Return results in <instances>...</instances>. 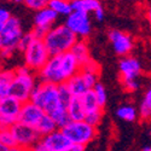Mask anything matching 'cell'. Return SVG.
<instances>
[{
  "mask_svg": "<svg viewBox=\"0 0 151 151\" xmlns=\"http://www.w3.org/2000/svg\"><path fill=\"white\" fill-rule=\"evenodd\" d=\"M5 24H6V23H4V22H0V33L3 32V29H4V27H5Z\"/></svg>",
  "mask_w": 151,
  "mask_h": 151,
  "instance_id": "42",
  "label": "cell"
},
{
  "mask_svg": "<svg viewBox=\"0 0 151 151\" xmlns=\"http://www.w3.org/2000/svg\"><path fill=\"white\" fill-rule=\"evenodd\" d=\"M109 40L112 45L114 51L119 56H127L132 50H133V40L132 36L127 33H123L117 29H112L108 34Z\"/></svg>",
  "mask_w": 151,
  "mask_h": 151,
  "instance_id": "10",
  "label": "cell"
},
{
  "mask_svg": "<svg viewBox=\"0 0 151 151\" xmlns=\"http://www.w3.org/2000/svg\"><path fill=\"white\" fill-rule=\"evenodd\" d=\"M0 143L4 146H6L7 149L16 146L14 135H12L10 128H0Z\"/></svg>",
  "mask_w": 151,
  "mask_h": 151,
  "instance_id": "29",
  "label": "cell"
},
{
  "mask_svg": "<svg viewBox=\"0 0 151 151\" xmlns=\"http://www.w3.org/2000/svg\"><path fill=\"white\" fill-rule=\"evenodd\" d=\"M23 35L21 21L17 17L11 16V18L6 22L3 32L0 33V50L14 52L17 50L18 41Z\"/></svg>",
  "mask_w": 151,
  "mask_h": 151,
  "instance_id": "5",
  "label": "cell"
},
{
  "mask_svg": "<svg viewBox=\"0 0 151 151\" xmlns=\"http://www.w3.org/2000/svg\"><path fill=\"white\" fill-rule=\"evenodd\" d=\"M22 103L12 97H6L0 102V127L11 128L18 122Z\"/></svg>",
  "mask_w": 151,
  "mask_h": 151,
  "instance_id": "8",
  "label": "cell"
},
{
  "mask_svg": "<svg viewBox=\"0 0 151 151\" xmlns=\"http://www.w3.org/2000/svg\"><path fill=\"white\" fill-rule=\"evenodd\" d=\"M92 91H93V93H94V96H96V99H97V102H98L99 108L103 109V108L105 106V104H106V98H108L105 87H104L102 83H100V82H98V83L93 87Z\"/></svg>",
  "mask_w": 151,
  "mask_h": 151,
  "instance_id": "27",
  "label": "cell"
},
{
  "mask_svg": "<svg viewBox=\"0 0 151 151\" xmlns=\"http://www.w3.org/2000/svg\"><path fill=\"white\" fill-rule=\"evenodd\" d=\"M102 117H103V109H97L93 111L86 112V116H85L83 121L97 128V126L100 123V121H102Z\"/></svg>",
  "mask_w": 151,
  "mask_h": 151,
  "instance_id": "28",
  "label": "cell"
},
{
  "mask_svg": "<svg viewBox=\"0 0 151 151\" xmlns=\"http://www.w3.org/2000/svg\"><path fill=\"white\" fill-rule=\"evenodd\" d=\"M29 151H47L46 149H45V146L39 142V143H37V144H35Z\"/></svg>",
  "mask_w": 151,
  "mask_h": 151,
  "instance_id": "38",
  "label": "cell"
},
{
  "mask_svg": "<svg viewBox=\"0 0 151 151\" xmlns=\"http://www.w3.org/2000/svg\"><path fill=\"white\" fill-rule=\"evenodd\" d=\"M9 151H28V150L23 149V147H19V146H14V147H11Z\"/></svg>",
  "mask_w": 151,
  "mask_h": 151,
  "instance_id": "39",
  "label": "cell"
},
{
  "mask_svg": "<svg viewBox=\"0 0 151 151\" xmlns=\"http://www.w3.org/2000/svg\"><path fill=\"white\" fill-rule=\"evenodd\" d=\"M67 112L71 121H83L86 116V111L81 103V99L73 97L69 105L67 106Z\"/></svg>",
  "mask_w": 151,
  "mask_h": 151,
  "instance_id": "17",
  "label": "cell"
},
{
  "mask_svg": "<svg viewBox=\"0 0 151 151\" xmlns=\"http://www.w3.org/2000/svg\"><path fill=\"white\" fill-rule=\"evenodd\" d=\"M9 150H10V149H7L6 146H4L1 143H0V151H9Z\"/></svg>",
  "mask_w": 151,
  "mask_h": 151,
  "instance_id": "41",
  "label": "cell"
},
{
  "mask_svg": "<svg viewBox=\"0 0 151 151\" xmlns=\"http://www.w3.org/2000/svg\"><path fill=\"white\" fill-rule=\"evenodd\" d=\"M65 26L76 37H82V39L88 36L92 30L88 14L81 11H71V14L67 17Z\"/></svg>",
  "mask_w": 151,
  "mask_h": 151,
  "instance_id": "9",
  "label": "cell"
},
{
  "mask_svg": "<svg viewBox=\"0 0 151 151\" xmlns=\"http://www.w3.org/2000/svg\"><path fill=\"white\" fill-rule=\"evenodd\" d=\"M62 133L73 145H80L86 147L98 134V131L93 126L86 123L85 121H71L68 126H65Z\"/></svg>",
  "mask_w": 151,
  "mask_h": 151,
  "instance_id": "3",
  "label": "cell"
},
{
  "mask_svg": "<svg viewBox=\"0 0 151 151\" xmlns=\"http://www.w3.org/2000/svg\"><path fill=\"white\" fill-rule=\"evenodd\" d=\"M34 128H35V131L37 133H39L40 137H45L47 134H51L52 132L58 129L56 123H55V121L50 117L48 115H46V114L42 116V119L39 122H37V124L35 126Z\"/></svg>",
  "mask_w": 151,
  "mask_h": 151,
  "instance_id": "20",
  "label": "cell"
},
{
  "mask_svg": "<svg viewBox=\"0 0 151 151\" xmlns=\"http://www.w3.org/2000/svg\"><path fill=\"white\" fill-rule=\"evenodd\" d=\"M123 88L127 92H134L139 88V82L137 80H121Z\"/></svg>",
  "mask_w": 151,
  "mask_h": 151,
  "instance_id": "32",
  "label": "cell"
},
{
  "mask_svg": "<svg viewBox=\"0 0 151 151\" xmlns=\"http://www.w3.org/2000/svg\"><path fill=\"white\" fill-rule=\"evenodd\" d=\"M42 41L50 53V57H53L69 52L74 44L78 41V37L71 33V30H69L65 24H59L48 30Z\"/></svg>",
  "mask_w": 151,
  "mask_h": 151,
  "instance_id": "1",
  "label": "cell"
},
{
  "mask_svg": "<svg viewBox=\"0 0 151 151\" xmlns=\"http://www.w3.org/2000/svg\"><path fill=\"white\" fill-rule=\"evenodd\" d=\"M139 117L143 121H147L151 117V88L146 91L144 99L139 108Z\"/></svg>",
  "mask_w": 151,
  "mask_h": 151,
  "instance_id": "24",
  "label": "cell"
},
{
  "mask_svg": "<svg viewBox=\"0 0 151 151\" xmlns=\"http://www.w3.org/2000/svg\"><path fill=\"white\" fill-rule=\"evenodd\" d=\"M0 128H1V127H0Z\"/></svg>",
  "mask_w": 151,
  "mask_h": 151,
  "instance_id": "45",
  "label": "cell"
},
{
  "mask_svg": "<svg viewBox=\"0 0 151 151\" xmlns=\"http://www.w3.org/2000/svg\"><path fill=\"white\" fill-rule=\"evenodd\" d=\"M50 29L47 28H42V27H34L33 30L30 32L33 37L35 40H44V37L46 36V34L48 33Z\"/></svg>",
  "mask_w": 151,
  "mask_h": 151,
  "instance_id": "33",
  "label": "cell"
},
{
  "mask_svg": "<svg viewBox=\"0 0 151 151\" xmlns=\"http://www.w3.org/2000/svg\"><path fill=\"white\" fill-rule=\"evenodd\" d=\"M11 133L14 135V139L16 143V146L23 147L26 150H30L35 144H37L40 142L41 137L35 131L34 127H30V126H26L22 124L19 122L15 123L12 127L10 128Z\"/></svg>",
  "mask_w": 151,
  "mask_h": 151,
  "instance_id": "7",
  "label": "cell"
},
{
  "mask_svg": "<svg viewBox=\"0 0 151 151\" xmlns=\"http://www.w3.org/2000/svg\"><path fill=\"white\" fill-rule=\"evenodd\" d=\"M47 6L52 11H55L57 14V16L58 15H63V16L68 17L71 14L70 1H67V0H48Z\"/></svg>",
  "mask_w": 151,
  "mask_h": 151,
  "instance_id": "21",
  "label": "cell"
},
{
  "mask_svg": "<svg viewBox=\"0 0 151 151\" xmlns=\"http://www.w3.org/2000/svg\"><path fill=\"white\" fill-rule=\"evenodd\" d=\"M71 11H81V12H94L98 7H100V3L98 0H74L70 1Z\"/></svg>",
  "mask_w": 151,
  "mask_h": 151,
  "instance_id": "19",
  "label": "cell"
},
{
  "mask_svg": "<svg viewBox=\"0 0 151 151\" xmlns=\"http://www.w3.org/2000/svg\"><path fill=\"white\" fill-rule=\"evenodd\" d=\"M37 79L40 82L51 83L55 86L62 85L65 82V79L63 76V73L60 69V55L50 57L46 64L36 73Z\"/></svg>",
  "mask_w": 151,
  "mask_h": 151,
  "instance_id": "6",
  "label": "cell"
},
{
  "mask_svg": "<svg viewBox=\"0 0 151 151\" xmlns=\"http://www.w3.org/2000/svg\"><path fill=\"white\" fill-rule=\"evenodd\" d=\"M81 99V103L83 105V109L86 112H88V111H93V110H97V109H100L99 105H98V102H97V99H96V96L93 93L92 90L90 91H87L85 94H82L80 97Z\"/></svg>",
  "mask_w": 151,
  "mask_h": 151,
  "instance_id": "23",
  "label": "cell"
},
{
  "mask_svg": "<svg viewBox=\"0 0 151 151\" xmlns=\"http://www.w3.org/2000/svg\"><path fill=\"white\" fill-rule=\"evenodd\" d=\"M85 149L86 147H83V146H80V145H70V146H68L65 150H63V151H85Z\"/></svg>",
  "mask_w": 151,
  "mask_h": 151,
  "instance_id": "37",
  "label": "cell"
},
{
  "mask_svg": "<svg viewBox=\"0 0 151 151\" xmlns=\"http://www.w3.org/2000/svg\"><path fill=\"white\" fill-rule=\"evenodd\" d=\"M40 143L45 146L47 151H63L68 146H70V142L65 138V135L62 133L60 129L52 132L51 134H47L41 137Z\"/></svg>",
  "mask_w": 151,
  "mask_h": 151,
  "instance_id": "12",
  "label": "cell"
},
{
  "mask_svg": "<svg viewBox=\"0 0 151 151\" xmlns=\"http://www.w3.org/2000/svg\"><path fill=\"white\" fill-rule=\"evenodd\" d=\"M143 151H151V146H144Z\"/></svg>",
  "mask_w": 151,
  "mask_h": 151,
  "instance_id": "43",
  "label": "cell"
},
{
  "mask_svg": "<svg viewBox=\"0 0 151 151\" xmlns=\"http://www.w3.org/2000/svg\"><path fill=\"white\" fill-rule=\"evenodd\" d=\"M56 19H57V14L47 6L35 14L34 24H35V27H42V28L51 29L52 24L55 23Z\"/></svg>",
  "mask_w": 151,
  "mask_h": 151,
  "instance_id": "16",
  "label": "cell"
},
{
  "mask_svg": "<svg viewBox=\"0 0 151 151\" xmlns=\"http://www.w3.org/2000/svg\"><path fill=\"white\" fill-rule=\"evenodd\" d=\"M104 9L100 6V7H98L96 11H94V17H96V19L97 21H103L104 19Z\"/></svg>",
  "mask_w": 151,
  "mask_h": 151,
  "instance_id": "36",
  "label": "cell"
},
{
  "mask_svg": "<svg viewBox=\"0 0 151 151\" xmlns=\"http://www.w3.org/2000/svg\"><path fill=\"white\" fill-rule=\"evenodd\" d=\"M80 75H81V78H82L86 87H87V90H93V87L98 83V75L99 74L80 69Z\"/></svg>",
  "mask_w": 151,
  "mask_h": 151,
  "instance_id": "26",
  "label": "cell"
},
{
  "mask_svg": "<svg viewBox=\"0 0 151 151\" xmlns=\"http://www.w3.org/2000/svg\"><path fill=\"white\" fill-rule=\"evenodd\" d=\"M44 115L45 112L39 106L34 105L30 102H27L22 104L19 115H18V122L26 126H30V127H35Z\"/></svg>",
  "mask_w": 151,
  "mask_h": 151,
  "instance_id": "11",
  "label": "cell"
},
{
  "mask_svg": "<svg viewBox=\"0 0 151 151\" xmlns=\"http://www.w3.org/2000/svg\"><path fill=\"white\" fill-rule=\"evenodd\" d=\"M116 115H117V117H120L124 121L132 122V121L137 120L138 112H137V109L134 106H132L129 104H126V105H121L120 108H117Z\"/></svg>",
  "mask_w": 151,
  "mask_h": 151,
  "instance_id": "22",
  "label": "cell"
},
{
  "mask_svg": "<svg viewBox=\"0 0 151 151\" xmlns=\"http://www.w3.org/2000/svg\"><path fill=\"white\" fill-rule=\"evenodd\" d=\"M119 67L121 73V80H137L142 71L139 60L133 57H123L119 63Z\"/></svg>",
  "mask_w": 151,
  "mask_h": 151,
  "instance_id": "13",
  "label": "cell"
},
{
  "mask_svg": "<svg viewBox=\"0 0 151 151\" xmlns=\"http://www.w3.org/2000/svg\"><path fill=\"white\" fill-rule=\"evenodd\" d=\"M11 18V14L4 7H0V22L6 23L9 19Z\"/></svg>",
  "mask_w": 151,
  "mask_h": 151,
  "instance_id": "34",
  "label": "cell"
},
{
  "mask_svg": "<svg viewBox=\"0 0 151 151\" xmlns=\"http://www.w3.org/2000/svg\"><path fill=\"white\" fill-rule=\"evenodd\" d=\"M9 96V86L0 83V102Z\"/></svg>",
  "mask_w": 151,
  "mask_h": 151,
  "instance_id": "35",
  "label": "cell"
},
{
  "mask_svg": "<svg viewBox=\"0 0 151 151\" xmlns=\"http://www.w3.org/2000/svg\"><path fill=\"white\" fill-rule=\"evenodd\" d=\"M146 17H147V21H149V23H150V26H151V6L147 9V11H146Z\"/></svg>",
  "mask_w": 151,
  "mask_h": 151,
  "instance_id": "40",
  "label": "cell"
},
{
  "mask_svg": "<svg viewBox=\"0 0 151 151\" xmlns=\"http://www.w3.org/2000/svg\"><path fill=\"white\" fill-rule=\"evenodd\" d=\"M70 53L78 60L80 67L86 65L87 63H90L92 60L90 56V51H88V46H87V42L85 40H78L75 42L70 50Z\"/></svg>",
  "mask_w": 151,
  "mask_h": 151,
  "instance_id": "15",
  "label": "cell"
},
{
  "mask_svg": "<svg viewBox=\"0 0 151 151\" xmlns=\"http://www.w3.org/2000/svg\"><path fill=\"white\" fill-rule=\"evenodd\" d=\"M24 4H26L29 9L35 10L37 12V11H40V10L47 7L48 1H47V0H26Z\"/></svg>",
  "mask_w": 151,
  "mask_h": 151,
  "instance_id": "31",
  "label": "cell"
},
{
  "mask_svg": "<svg viewBox=\"0 0 151 151\" xmlns=\"http://www.w3.org/2000/svg\"><path fill=\"white\" fill-rule=\"evenodd\" d=\"M60 69H62V73H63V76L65 79V82L73 78L74 75H76L81 67L78 63V60L75 59V57L69 52L67 53H63L60 55Z\"/></svg>",
  "mask_w": 151,
  "mask_h": 151,
  "instance_id": "14",
  "label": "cell"
},
{
  "mask_svg": "<svg viewBox=\"0 0 151 151\" xmlns=\"http://www.w3.org/2000/svg\"><path fill=\"white\" fill-rule=\"evenodd\" d=\"M3 70V67H1V63H0V71H1Z\"/></svg>",
  "mask_w": 151,
  "mask_h": 151,
  "instance_id": "44",
  "label": "cell"
},
{
  "mask_svg": "<svg viewBox=\"0 0 151 151\" xmlns=\"http://www.w3.org/2000/svg\"><path fill=\"white\" fill-rule=\"evenodd\" d=\"M57 93H58V99H59V103L67 109V106L69 105L70 100L73 99V94L69 90L68 85L64 82L62 85L57 86Z\"/></svg>",
  "mask_w": 151,
  "mask_h": 151,
  "instance_id": "25",
  "label": "cell"
},
{
  "mask_svg": "<svg viewBox=\"0 0 151 151\" xmlns=\"http://www.w3.org/2000/svg\"><path fill=\"white\" fill-rule=\"evenodd\" d=\"M33 40H34V37H33V35H32V33H30V32H29V33H27V34H23V35H22V37L19 39V41H18L17 50L24 53V51H26V50L30 46V44L33 42Z\"/></svg>",
  "mask_w": 151,
  "mask_h": 151,
  "instance_id": "30",
  "label": "cell"
},
{
  "mask_svg": "<svg viewBox=\"0 0 151 151\" xmlns=\"http://www.w3.org/2000/svg\"><path fill=\"white\" fill-rule=\"evenodd\" d=\"M50 58V53L42 40H33L30 46L24 51L26 67L33 73H37Z\"/></svg>",
  "mask_w": 151,
  "mask_h": 151,
  "instance_id": "4",
  "label": "cell"
},
{
  "mask_svg": "<svg viewBox=\"0 0 151 151\" xmlns=\"http://www.w3.org/2000/svg\"><path fill=\"white\" fill-rule=\"evenodd\" d=\"M65 83L68 85L73 97H76V98H80L87 91H90V90H87V87H86V85L81 78V75H80V71L76 75H74L73 78H70Z\"/></svg>",
  "mask_w": 151,
  "mask_h": 151,
  "instance_id": "18",
  "label": "cell"
},
{
  "mask_svg": "<svg viewBox=\"0 0 151 151\" xmlns=\"http://www.w3.org/2000/svg\"><path fill=\"white\" fill-rule=\"evenodd\" d=\"M36 85L35 74L26 65H21L15 69V78L9 86V97L17 99L18 102H29L30 94Z\"/></svg>",
  "mask_w": 151,
  "mask_h": 151,
  "instance_id": "2",
  "label": "cell"
}]
</instances>
